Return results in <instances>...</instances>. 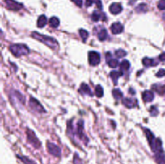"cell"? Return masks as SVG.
<instances>
[{"instance_id": "6da1fadb", "label": "cell", "mask_w": 165, "mask_h": 164, "mask_svg": "<svg viewBox=\"0 0 165 164\" xmlns=\"http://www.w3.org/2000/svg\"><path fill=\"white\" fill-rule=\"evenodd\" d=\"M32 36L34 38V39L39 40L41 43H44L47 46H49V47H51L53 49H57L58 47V43L57 41L53 37H49L47 35H41L40 33L36 32V31H33L32 33Z\"/></svg>"}, {"instance_id": "7a4b0ae2", "label": "cell", "mask_w": 165, "mask_h": 164, "mask_svg": "<svg viewBox=\"0 0 165 164\" xmlns=\"http://www.w3.org/2000/svg\"><path fill=\"white\" fill-rule=\"evenodd\" d=\"M9 49L15 57L26 55L29 53L28 47L25 44H11Z\"/></svg>"}, {"instance_id": "3957f363", "label": "cell", "mask_w": 165, "mask_h": 164, "mask_svg": "<svg viewBox=\"0 0 165 164\" xmlns=\"http://www.w3.org/2000/svg\"><path fill=\"white\" fill-rule=\"evenodd\" d=\"M100 54L95 51H91L89 52V63L90 65L96 66L100 63Z\"/></svg>"}, {"instance_id": "277c9868", "label": "cell", "mask_w": 165, "mask_h": 164, "mask_svg": "<svg viewBox=\"0 0 165 164\" xmlns=\"http://www.w3.org/2000/svg\"><path fill=\"white\" fill-rule=\"evenodd\" d=\"M27 140L30 142L33 146H35L36 148H40L41 146L40 141L38 140L36 137L35 133L34 132L30 130V129H27Z\"/></svg>"}, {"instance_id": "5b68a950", "label": "cell", "mask_w": 165, "mask_h": 164, "mask_svg": "<svg viewBox=\"0 0 165 164\" xmlns=\"http://www.w3.org/2000/svg\"><path fill=\"white\" fill-rule=\"evenodd\" d=\"M29 104H30L31 108L36 111V112H39V113H45L44 109L43 106L41 105L40 103L36 99L31 97Z\"/></svg>"}, {"instance_id": "8992f818", "label": "cell", "mask_w": 165, "mask_h": 164, "mask_svg": "<svg viewBox=\"0 0 165 164\" xmlns=\"http://www.w3.org/2000/svg\"><path fill=\"white\" fill-rule=\"evenodd\" d=\"M5 3L9 10H15V11L19 10L23 7V5L21 3L15 1V0H5Z\"/></svg>"}, {"instance_id": "52a82bcc", "label": "cell", "mask_w": 165, "mask_h": 164, "mask_svg": "<svg viewBox=\"0 0 165 164\" xmlns=\"http://www.w3.org/2000/svg\"><path fill=\"white\" fill-rule=\"evenodd\" d=\"M47 148L49 153L53 154V155L57 156V157L61 155V149H60L59 146H57L55 144L51 143V142H48Z\"/></svg>"}, {"instance_id": "ba28073f", "label": "cell", "mask_w": 165, "mask_h": 164, "mask_svg": "<svg viewBox=\"0 0 165 164\" xmlns=\"http://www.w3.org/2000/svg\"><path fill=\"white\" fill-rule=\"evenodd\" d=\"M110 29H111V31H112L113 34H120L123 31V25L120 23H114L111 27H110Z\"/></svg>"}, {"instance_id": "9c48e42d", "label": "cell", "mask_w": 165, "mask_h": 164, "mask_svg": "<svg viewBox=\"0 0 165 164\" xmlns=\"http://www.w3.org/2000/svg\"><path fill=\"white\" fill-rule=\"evenodd\" d=\"M122 10V7L121 6L120 3H112L110 6V11L113 14H118L119 13H121V11Z\"/></svg>"}, {"instance_id": "30bf717a", "label": "cell", "mask_w": 165, "mask_h": 164, "mask_svg": "<svg viewBox=\"0 0 165 164\" xmlns=\"http://www.w3.org/2000/svg\"><path fill=\"white\" fill-rule=\"evenodd\" d=\"M143 100L145 102H151L154 100V93L151 91L146 90L143 92Z\"/></svg>"}, {"instance_id": "8fae6325", "label": "cell", "mask_w": 165, "mask_h": 164, "mask_svg": "<svg viewBox=\"0 0 165 164\" xmlns=\"http://www.w3.org/2000/svg\"><path fill=\"white\" fill-rule=\"evenodd\" d=\"M110 76L114 84H117V80H118V78L122 76V71H112L110 72Z\"/></svg>"}, {"instance_id": "7c38bea8", "label": "cell", "mask_w": 165, "mask_h": 164, "mask_svg": "<svg viewBox=\"0 0 165 164\" xmlns=\"http://www.w3.org/2000/svg\"><path fill=\"white\" fill-rule=\"evenodd\" d=\"M136 101L137 100H132V99L125 98L124 100H122V104L126 107H127V108H132V107H134L137 104Z\"/></svg>"}, {"instance_id": "4fadbf2b", "label": "cell", "mask_w": 165, "mask_h": 164, "mask_svg": "<svg viewBox=\"0 0 165 164\" xmlns=\"http://www.w3.org/2000/svg\"><path fill=\"white\" fill-rule=\"evenodd\" d=\"M155 160L159 164H165V154L163 151L155 154Z\"/></svg>"}, {"instance_id": "5bb4252c", "label": "cell", "mask_w": 165, "mask_h": 164, "mask_svg": "<svg viewBox=\"0 0 165 164\" xmlns=\"http://www.w3.org/2000/svg\"><path fill=\"white\" fill-rule=\"evenodd\" d=\"M47 23V18L45 15H40L38 18V21H37V27H40V28H42L46 25Z\"/></svg>"}, {"instance_id": "9a60e30c", "label": "cell", "mask_w": 165, "mask_h": 164, "mask_svg": "<svg viewBox=\"0 0 165 164\" xmlns=\"http://www.w3.org/2000/svg\"><path fill=\"white\" fill-rule=\"evenodd\" d=\"M153 89H155L156 92H158L159 94L163 95L165 93V86L162 85V84H155L152 86Z\"/></svg>"}, {"instance_id": "2e32d148", "label": "cell", "mask_w": 165, "mask_h": 164, "mask_svg": "<svg viewBox=\"0 0 165 164\" xmlns=\"http://www.w3.org/2000/svg\"><path fill=\"white\" fill-rule=\"evenodd\" d=\"M143 64L145 67H151V66L156 65V63L154 59H150V58H143Z\"/></svg>"}, {"instance_id": "e0dca14e", "label": "cell", "mask_w": 165, "mask_h": 164, "mask_svg": "<svg viewBox=\"0 0 165 164\" xmlns=\"http://www.w3.org/2000/svg\"><path fill=\"white\" fill-rule=\"evenodd\" d=\"M80 90L82 91L85 94H88L89 96H93V93H92L91 90H90V87L88 86L86 84H85V83H82V85H81V89H80Z\"/></svg>"}, {"instance_id": "ac0fdd59", "label": "cell", "mask_w": 165, "mask_h": 164, "mask_svg": "<svg viewBox=\"0 0 165 164\" xmlns=\"http://www.w3.org/2000/svg\"><path fill=\"white\" fill-rule=\"evenodd\" d=\"M49 24L53 28H57L60 24V20L59 18H57V17H52L50 19H49Z\"/></svg>"}, {"instance_id": "d6986e66", "label": "cell", "mask_w": 165, "mask_h": 164, "mask_svg": "<svg viewBox=\"0 0 165 164\" xmlns=\"http://www.w3.org/2000/svg\"><path fill=\"white\" fill-rule=\"evenodd\" d=\"M98 39L101 41H104L107 39L108 37V34H107V31H106V29H102L101 30V31H99L98 34Z\"/></svg>"}, {"instance_id": "ffe728a7", "label": "cell", "mask_w": 165, "mask_h": 164, "mask_svg": "<svg viewBox=\"0 0 165 164\" xmlns=\"http://www.w3.org/2000/svg\"><path fill=\"white\" fill-rule=\"evenodd\" d=\"M103 15H104V14H101L100 12H98L97 10H94L91 15L92 20L94 21V22H98V21L100 20L101 18H102Z\"/></svg>"}, {"instance_id": "44dd1931", "label": "cell", "mask_w": 165, "mask_h": 164, "mask_svg": "<svg viewBox=\"0 0 165 164\" xmlns=\"http://www.w3.org/2000/svg\"><path fill=\"white\" fill-rule=\"evenodd\" d=\"M112 94L113 96H114L116 100H120V99L122 98V96H123L122 92H121L118 88H114V90L112 91Z\"/></svg>"}, {"instance_id": "7402d4cb", "label": "cell", "mask_w": 165, "mask_h": 164, "mask_svg": "<svg viewBox=\"0 0 165 164\" xmlns=\"http://www.w3.org/2000/svg\"><path fill=\"white\" fill-rule=\"evenodd\" d=\"M107 63H108V65L110 66V68H116L117 66L118 65V59H113V58H111V56L110 57V59H107Z\"/></svg>"}, {"instance_id": "603a6c76", "label": "cell", "mask_w": 165, "mask_h": 164, "mask_svg": "<svg viewBox=\"0 0 165 164\" xmlns=\"http://www.w3.org/2000/svg\"><path fill=\"white\" fill-rule=\"evenodd\" d=\"M130 62L128 61V60H126V59H124V60H122V62H121L120 64V68L121 70H128L129 68H130Z\"/></svg>"}, {"instance_id": "cb8c5ba5", "label": "cell", "mask_w": 165, "mask_h": 164, "mask_svg": "<svg viewBox=\"0 0 165 164\" xmlns=\"http://www.w3.org/2000/svg\"><path fill=\"white\" fill-rule=\"evenodd\" d=\"M95 93L96 96L98 97H102L103 96V88L101 85H97L95 88Z\"/></svg>"}, {"instance_id": "d4e9b609", "label": "cell", "mask_w": 165, "mask_h": 164, "mask_svg": "<svg viewBox=\"0 0 165 164\" xmlns=\"http://www.w3.org/2000/svg\"><path fill=\"white\" fill-rule=\"evenodd\" d=\"M147 5L143 3V4H139V6L136 7V11L137 12H145V11H147Z\"/></svg>"}, {"instance_id": "484cf974", "label": "cell", "mask_w": 165, "mask_h": 164, "mask_svg": "<svg viewBox=\"0 0 165 164\" xmlns=\"http://www.w3.org/2000/svg\"><path fill=\"white\" fill-rule=\"evenodd\" d=\"M79 34L84 41H86V39L88 38V36H89V33H88V31H86V30H83V29H80Z\"/></svg>"}, {"instance_id": "4316f807", "label": "cell", "mask_w": 165, "mask_h": 164, "mask_svg": "<svg viewBox=\"0 0 165 164\" xmlns=\"http://www.w3.org/2000/svg\"><path fill=\"white\" fill-rule=\"evenodd\" d=\"M115 55H116L117 57L122 58V57H124L125 55H126V52L124 51V50L118 49L115 51Z\"/></svg>"}, {"instance_id": "83f0119b", "label": "cell", "mask_w": 165, "mask_h": 164, "mask_svg": "<svg viewBox=\"0 0 165 164\" xmlns=\"http://www.w3.org/2000/svg\"><path fill=\"white\" fill-rule=\"evenodd\" d=\"M19 158H20L23 162H24V164H36L35 162H33V161L30 160L28 158H27V157H21V156L19 157Z\"/></svg>"}, {"instance_id": "f1b7e54d", "label": "cell", "mask_w": 165, "mask_h": 164, "mask_svg": "<svg viewBox=\"0 0 165 164\" xmlns=\"http://www.w3.org/2000/svg\"><path fill=\"white\" fill-rule=\"evenodd\" d=\"M158 8L159 10H165V0H159L158 2Z\"/></svg>"}, {"instance_id": "f546056e", "label": "cell", "mask_w": 165, "mask_h": 164, "mask_svg": "<svg viewBox=\"0 0 165 164\" xmlns=\"http://www.w3.org/2000/svg\"><path fill=\"white\" fill-rule=\"evenodd\" d=\"M150 113H151V116H156L158 114V109H156V107L151 106L150 109Z\"/></svg>"}, {"instance_id": "4dcf8cb0", "label": "cell", "mask_w": 165, "mask_h": 164, "mask_svg": "<svg viewBox=\"0 0 165 164\" xmlns=\"http://www.w3.org/2000/svg\"><path fill=\"white\" fill-rule=\"evenodd\" d=\"M165 76V69H163L161 68L158 71V72L156 73V76L157 77H163V76Z\"/></svg>"}, {"instance_id": "1f68e13d", "label": "cell", "mask_w": 165, "mask_h": 164, "mask_svg": "<svg viewBox=\"0 0 165 164\" xmlns=\"http://www.w3.org/2000/svg\"><path fill=\"white\" fill-rule=\"evenodd\" d=\"M97 1H98V0H86V6H92L93 3H94V2H95L96 3Z\"/></svg>"}, {"instance_id": "d6a6232c", "label": "cell", "mask_w": 165, "mask_h": 164, "mask_svg": "<svg viewBox=\"0 0 165 164\" xmlns=\"http://www.w3.org/2000/svg\"><path fill=\"white\" fill-rule=\"evenodd\" d=\"M74 164H82V161L77 154H75V156H74Z\"/></svg>"}, {"instance_id": "836d02e7", "label": "cell", "mask_w": 165, "mask_h": 164, "mask_svg": "<svg viewBox=\"0 0 165 164\" xmlns=\"http://www.w3.org/2000/svg\"><path fill=\"white\" fill-rule=\"evenodd\" d=\"M72 1H73L77 6H80V7L82 6V0H72Z\"/></svg>"}, {"instance_id": "e575fe53", "label": "cell", "mask_w": 165, "mask_h": 164, "mask_svg": "<svg viewBox=\"0 0 165 164\" xmlns=\"http://www.w3.org/2000/svg\"><path fill=\"white\" fill-rule=\"evenodd\" d=\"M159 60H161V61H165V52H163L162 54H160L159 56Z\"/></svg>"}]
</instances>
